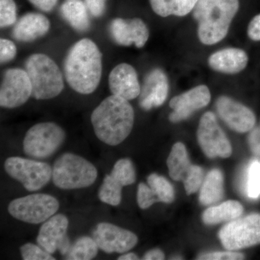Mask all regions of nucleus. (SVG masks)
Here are the masks:
<instances>
[{
  "label": "nucleus",
  "instance_id": "obj_2",
  "mask_svg": "<svg viewBox=\"0 0 260 260\" xmlns=\"http://www.w3.org/2000/svg\"><path fill=\"white\" fill-rule=\"evenodd\" d=\"M90 120L99 140L116 146L131 133L134 125V109L129 101L112 94L94 109Z\"/></svg>",
  "mask_w": 260,
  "mask_h": 260
},
{
  "label": "nucleus",
  "instance_id": "obj_22",
  "mask_svg": "<svg viewBox=\"0 0 260 260\" xmlns=\"http://www.w3.org/2000/svg\"><path fill=\"white\" fill-rule=\"evenodd\" d=\"M244 208L237 201L229 200L218 206L210 207L204 212L203 220L205 224L213 225L235 220L242 215Z\"/></svg>",
  "mask_w": 260,
  "mask_h": 260
},
{
  "label": "nucleus",
  "instance_id": "obj_40",
  "mask_svg": "<svg viewBox=\"0 0 260 260\" xmlns=\"http://www.w3.org/2000/svg\"><path fill=\"white\" fill-rule=\"evenodd\" d=\"M249 145L251 150L255 155L260 157V129H254L249 135Z\"/></svg>",
  "mask_w": 260,
  "mask_h": 260
},
{
  "label": "nucleus",
  "instance_id": "obj_27",
  "mask_svg": "<svg viewBox=\"0 0 260 260\" xmlns=\"http://www.w3.org/2000/svg\"><path fill=\"white\" fill-rule=\"evenodd\" d=\"M123 186L110 174L104 177L99 191V198L106 204L117 206L121 203Z\"/></svg>",
  "mask_w": 260,
  "mask_h": 260
},
{
  "label": "nucleus",
  "instance_id": "obj_26",
  "mask_svg": "<svg viewBox=\"0 0 260 260\" xmlns=\"http://www.w3.org/2000/svg\"><path fill=\"white\" fill-rule=\"evenodd\" d=\"M99 246L93 238L82 237L75 241L67 255L69 260H90L95 258L99 252Z\"/></svg>",
  "mask_w": 260,
  "mask_h": 260
},
{
  "label": "nucleus",
  "instance_id": "obj_31",
  "mask_svg": "<svg viewBox=\"0 0 260 260\" xmlns=\"http://www.w3.org/2000/svg\"><path fill=\"white\" fill-rule=\"evenodd\" d=\"M186 194H191L200 189L203 182V170L198 166L191 165L184 180Z\"/></svg>",
  "mask_w": 260,
  "mask_h": 260
},
{
  "label": "nucleus",
  "instance_id": "obj_17",
  "mask_svg": "<svg viewBox=\"0 0 260 260\" xmlns=\"http://www.w3.org/2000/svg\"><path fill=\"white\" fill-rule=\"evenodd\" d=\"M109 86L113 95L130 101L139 96L141 87L136 70L122 63L116 66L109 77Z\"/></svg>",
  "mask_w": 260,
  "mask_h": 260
},
{
  "label": "nucleus",
  "instance_id": "obj_37",
  "mask_svg": "<svg viewBox=\"0 0 260 260\" xmlns=\"http://www.w3.org/2000/svg\"><path fill=\"white\" fill-rule=\"evenodd\" d=\"M107 1V0H84L90 14L96 18L104 14Z\"/></svg>",
  "mask_w": 260,
  "mask_h": 260
},
{
  "label": "nucleus",
  "instance_id": "obj_32",
  "mask_svg": "<svg viewBox=\"0 0 260 260\" xmlns=\"http://www.w3.org/2000/svg\"><path fill=\"white\" fill-rule=\"evenodd\" d=\"M17 8L14 0H0V26L6 28L16 21Z\"/></svg>",
  "mask_w": 260,
  "mask_h": 260
},
{
  "label": "nucleus",
  "instance_id": "obj_39",
  "mask_svg": "<svg viewBox=\"0 0 260 260\" xmlns=\"http://www.w3.org/2000/svg\"><path fill=\"white\" fill-rule=\"evenodd\" d=\"M38 9L44 12H50L57 4L58 0H28Z\"/></svg>",
  "mask_w": 260,
  "mask_h": 260
},
{
  "label": "nucleus",
  "instance_id": "obj_33",
  "mask_svg": "<svg viewBox=\"0 0 260 260\" xmlns=\"http://www.w3.org/2000/svg\"><path fill=\"white\" fill-rule=\"evenodd\" d=\"M20 254L24 260H54L50 253L48 252L42 246L31 243H27L20 247Z\"/></svg>",
  "mask_w": 260,
  "mask_h": 260
},
{
  "label": "nucleus",
  "instance_id": "obj_41",
  "mask_svg": "<svg viewBox=\"0 0 260 260\" xmlns=\"http://www.w3.org/2000/svg\"><path fill=\"white\" fill-rule=\"evenodd\" d=\"M165 259L164 253L158 249H154L148 251L143 256L144 260H162Z\"/></svg>",
  "mask_w": 260,
  "mask_h": 260
},
{
  "label": "nucleus",
  "instance_id": "obj_20",
  "mask_svg": "<svg viewBox=\"0 0 260 260\" xmlns=\"http://www.w3.org/2000/svg\"><path fill=\"white\" fill-rule=\"evenodd\" d=\"M248 60L245 51L237 48H227L212 54L208 59V64L215 71L237 74L245 69Z\"/></svg>",
  "mask_w": 260,
  "mask_h": 260
},
{
  "label": "nucleus",
  "instance_id": "obj_30",
  "mask_svg": "<svg viewBox=\"0 0 260 260\" xmlns=\"http://www.w3.org/2000/svg\"><path fill=\"white\" fill-rule=\"evenodd\" d=\"M248 198L257 199L260 196V161L254 160L251 162L246 173L244 182Z\"/></svg>",
  "mask_w": 260,
  "mask_h": 260
},
{
  "label": "nucleus",
  "instance_id": "obj_23",
  "mask_svg": "<svg viewBox=\"0 0 260 260\" xmlns=\"http://www.w3.org/2000/svg\"><path fill=\"white\" fill-rule=\"evenodd\" d=\"M223 196V174L218 169H213L208 173L202 186L199 197L200 203L204 205L213 204L221 200Z\"/></svg>",
  "mask_w": 260,
  "mask_h": 260
},
{
  "label": "nucleus",
  "instance_id": "obj_3",
  "mask_svg": "<svg viewBox=\"0 0 260 260\" xmlns=\"http://www.w3.org/2000/svg\"><path fill=\"white\" fill-rule=\"evenodd\" d=\"M239 8V0H198L193 16L198 23L200 42L213 45L223 40Z\"/></svg>",
  "mask_w": 260,
  "mask_h": 260
},
{
  "label": "nucleus",
  "instance_id": "obj_21",
  "mask_svg": "<svg viewBox=\"0 0 260 260\" xmlns=\"http://www.w3.org/2000/svg\"><path fill=\"white\" fill-rule=\"evenodd\" d=\"M88 11L83 0H64L60 8L62 18L79 32L86 31L90 27Z\"/></svg>",
  "mask_w": 260,
  "mask_h": 260
},
{
  "label": "nucleus",
  "instance_id": "obj_14",
  "mask_svg": "<svg viewBox=\"0 0 260 260\" xmlns=\"http://www.w3.org/2000/svg\"><path fill=\"white\" fill-rule=\"evenodd\" d=\"M216 109L222 120L238 133H246L255 124L256 117L252 111L231 98L219 97Z\"/></svg>",
  "mask_w": 260,
  "mask_h": 260
},
{
  "label": "nucleus",
  "instance_id": "obj_28",
  "mask_svg": "<svg viewBox=\"0 0 260 260\" xmlns=\"http://www.w3.org/2000/svg\"><path fill=\"white\" fill-rule=\"evenodd\" d=\"M148 185L151 187L159 202L171 203L175 198L174 187L166 178L156 174H152L148 177Z\"/></svg>",
  "mask_w": 260,
  "mask_h": 260
},
{
  "label": "nucleus",
  "instance_id": "obj_15",
  "mask_svg": "<svg viewBox=\"0 0 260 260\" xmlns=\"http://www.w3.org/2000/svg\"><path fill=\"white\" fill-rule=\"evenodd\" d=\"M110 34L114 42L119 45L142 48L148 42L149 30L146 24L140 18H116L109 26Z\"/></svg>",
  "mask_w": 260,
  "mask_h": 260
},
{
  "label": "nucleus",
  "instance_id": "obj_19",
  "mask_svg": "<svg viewBox=\"0 0 260 260\" xmlns=\"http://www.w3.org/2000/svg\"><path fill=\"white\" fill-rule=\"evenodd\" d=\"M50 29V22L40 13H29L23 15L13 30V37L22 42H31L44 37Z\"/></svg>",
  "mask_w": 260,
  "mask_h": 260
},
{
  "label": "nucleus",
  "instance_id": "obj_1",
  "mask_svg": "<svg viewBox=\"0 0 260 260\" xmlns=\"http://www.w3.org/2000/svg\"><path fill=\"white\" fill-rule=\"evenodd\" d=\"M64 71L75 91L84 95L93 93L102 75V54L96 44L88 39L75 43L65 58Z\"/></svg>",
  "mask_w": 260,
  "mask_h": 260
},
{
  "label": "nucleus",
  "instance_id": "obj_13",
  "mask_svg": "<svg viewBox=\"0 0 260 260\" xmlns=\"http://www.w3.org/2000/svg\"><path fill=\"white\" fill-rule=\"evenodd\" d=\"M210 99V90L206 85H199L173 98L169 106L174 112L169 115V120L177 123L187 119L195 111L206 107Z\"/></svg>",
  "mask_w": 260,
  "mask_h": 260
},
{
  "label": "nucleus",
  "instance_id": "obj_34",
  "mask_svg": "<svg viewBox=\"0 0 260 260\" xmlns=\"http://www.w3.org/2000/svg\"><path fill=\"white\" fill-rule=\"evenodd\" d=\"M137 200L138 205L143 210L148 209L154 203L159 202L158 198L151 187L145 183H140L138 185Z\"/></svg>",
  "mask_w": 260,
  "mask_h": 260
},
{
  "label": "nucleus",
  "instance_id": "obj_9",
  "mask_svg": "<svg viewBox=\"0 0 260 260\" xmlns=\"http://www.w3.org/2000/svg\"><path fill=\"white\" fill-rule=\"evenodd\" d=\"M225 249L239 250L260 244V214L253 213L226 224L219 232Z\"/></svg>",
  "mask_w": 260,
  "mask_h": 260
},
{
  "label": "nucleus",
  "instance_id": "obj_5",
  "mask_svg": "<svg viewBox=\"0 0 260 260\" xmlns=\"http://www.w3.org/2000/svg\"><path fill=\"white\" fill-rule=\"evenodd\" d=\"M96 168L86 159L74 153L62 154L52 169V180L61 189H77L91 186L96 180Z\"/></svg>",
  "mask_w": 260,
  "mask_h": 260
},
{
  "label": "nucleus",
  "instance_id": "obj_38",
  "mask_svg": "<svg viewBox=\"0 0 260 260\" xmlns=\"http://www.w3.org/2000/svg\"><path fill=\"white\" fill-rule=\"evenodd\" d=\"M247 34L251 40L260 41V14L256 15L251 20L248 26Z\"/></svg>",
  "mask_w": 260,
  "mask_h": 260
},
{
  "label": "nucleus",
  "instance_id": "obj_24",
  "mask_svg": "<svg viewBox=\"0 0 260 260\" xmlns=\"http://www.w3.org/2000/svg\"><path fill=\"white\" fill-rule=\"evenodd\" d=\"M170 177L174 181H183L190 169L191 164L184 145L177 143L174 145L167 159Z\"/></svg>",
  "mask_w": 260,
  "mask_h": 260
},
{
  "label": "nucleus",
  "instance_id": "obj_29",
  "mask_svg": "<svg viewBox=\"0 0 260 260\" xmlns=\"http://www.w3.org/2000/svg\"><path fill=\"white\" fill-rule=\"evenodd\" d=\"M110 175L122 186L131 185L136 181L134 165L128 158H121L117 160L113 167Z\"/></svg>",
  "mask_w": 260,
  "mask_h": 260
},
{
  "label": "nucleus",
  "instance_id": "obj_6",
  "mask_svg": "<svg viewBox=\"0 0 260 260\" xmlns=\"http://www.w3.org/2000/svg\"><path fill=\"white\" fill-rule=\"evenodd\" d=\"M65 138L64 130L55 123H39L30 127L25 134L24 152L31 158H47L59 150Z\"/></svg>",
  "mask_w": 260,
  "mask_h": 260
},
{
  "label": "nucleus",
  "instance_id": "obj_42",
  "mask_svg": "<svg viewBox=\"0 0 260 260\" xmlns=\"http://www.w3.org/2000/svg\"><path fill=\"white\" fill-rule=\"evenodd\" d=\"M119 260H135L139 259L138 256L135 253H127V254L121 255L118 258Z\"/></svg>",
  "mask_w": 260,
  "mask_h": 260
},
{
  "label": "nucleus",
  "instance_id": "obj_10",
  "mask_svg": "<svg viewBox=\"0 0 260 260\" xmlns=\"http://www.w3.org/2000/svg\"><path fill=\"white\" fill-rule=\"evenodd\" d=\"M200 148L210 158L231 156L232 148L230 142L217 122L215 114L207 112L202 116L198 129Z\"/></svg>",
  "mask_w": 260,
  "mask_h": 260
},
{
  "label": "nucleus",
  "instance_id": "obj_11",
  "mask_svg": "<svg viewBox=\"0 0 260 260\" xmlns=\"http://www.w3.org/2000/svg\"><path fill=\"white\" fill-rule=\"evenodd\" d=\"M32 95V85L26 71L12 68L4 73L0 88V105L14 109L23 105Z\"/></svg>",
  "mask_w": 260,
  "mask_h": 260
},
{
  "label": "nucleus",
  "instance_id": "obj_4",
  "mask_svg": "<svg viewBox=\"0 0 260 260\" xmlns=\"http://www.w3.org/2000/svg\"><path fill=\"white\" fill-rule=\"evenodd\" d=\"M25 68L31 83L34 99H53L64 89V80L59 67L46 54H32L25 61Z\"/></svg>",
  "mask_w": 260,
  "mask_h": 260
},
{
  "label": "nucleus",
  "instance_id": "obj_18",
  "mask_svg": "<svg viewBox=\"0 0 260 260\" xmlns=\"http://www.w3.org/2000/svg\"><path fill=\"white\" fill-rule=\"evenodd\" d=\"M69 220L62 214H56L46 220L37 237V243L50 254L59 249L61 242L67 237Z\"/></svg>",
  "mask_w": 260,
  "mask_h": 260
},
{
  "label": "nucleus",
  "instance_id": "obj_8",
  "mask_svg": "<svg viewBox=\"0 0 260 260\" xmlns=\"http://www.w3.org/2000/svg\"><path fill=\"white\" fill-rule=\"evenodd\" d=\"M4 167L7 174L29 191L39 190L52 179V169L47 162L10 157L5 160Z\"/></svg>",
  "mask_w": 260,
  "mask_h": 260
},
{
  "label": "nucleus",
  "instance_id": "obj_7",
  "mask_svg": "<svg viewBox=\"0 0 260 260\" xmlns=\"http://www.w3.org/2000/svg\"><path fill=\"white\" fill-rule=\"evenodd\" d=\"M59 203L51 195L32 194L10 202L8 212L13 218L30 224L44 223L55 215Z\"/></svg>",
  "mask_w": 260,
  "mask_h": 260
},
{
  "label": "nucleus",
  "instance_id": "obj_35",
  "mask_svg": "<svg viewBox=\"0 0 260 260\" xmlns=\"http://www.w3.org/2000/svg\"><path fill=\"white\" fill-rule=\"evenodd\" d=\"M17 49L14 43L8 39L0 40V61L2 64L13 60L16 56Z\"/></svg>",
  "mask_w": 260,
  "mask_h": 260
},
{
  "label": "nucleus",
  "instance_id": "obj_16",
  "mask_svg": "<svg viewBox=\"0 0 260 260\" xmlns=\"http://www.w3.org/2000/svg\"><path fill=\"white\" fill-rule=\"evenodd\" d=\"M169 80L162 70L154 69L145 77L140 94V105L145 110L161 106L169 94Z\"/></svg>",
  "mask_w": 260,
  "mask_h": 260
},
{
  "label": "nucleus",
  "instance_id": "obj_25",
  "mask_svg": "<svg viewBox=\"0 0 260 260\" xmlns=\"http://www.w3.org/2000/svg\"><path fill=\"white\" fill-rule=\"evenodd\" d=\"M198 0H150L152 9L159 16H185L194 9Z\"/></svg>",
  "mask_w": 260,
  "mask_h": 260
},
{
  "label": "nucleus",
  "instance_id": "obj_12",
  "mask_svg": "<svg viewBox=\"0 0 260 260\" xmlns=\"http://www.w3.org/2000/svg\"><path fill=\"white\" fill-rule=\"evenodd\" d=\"M93 236L99 249L108 254L126 252L138 242L134 233L109 223L98 224Z\"/></svg>",
  "mask_w": 260,
  "mask_h": 260
},
{
  "label": "nucleus",
  "instance_id": "obj_36",
  "mask_svg": "<svg viewBox=\"0 0 260 260\" xmlns=\"http://www.w3.org/2000/svg\"><path fill=\"white\" fill-rule=\"evenodd\" d=\"M244 254L233 251H221L203 254L198 256L197 259L200 260H239L244 259Z\"/></svg>",
  "mask_w": 260,
  "mask_h": 260
}]
</instances>
